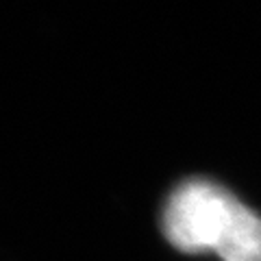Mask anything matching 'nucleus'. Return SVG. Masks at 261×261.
<instances>
[{
    "label": "nucleus",
    "mask_w": 261,
    "mask_h": 261,
    "mask_svg": "<svg viewBox=\"0 0 261 261\" xmlns=\"http://www.w3.org/2000/svg\"><path fill=\"white\" fill-rule=\"evenodd\" d=\"M161 228L183 252H214L222 261H261V216L209 178H190L170 194Z\"/></svg>",
    "instance_id": "nucleus-1"
}]
</instances>
